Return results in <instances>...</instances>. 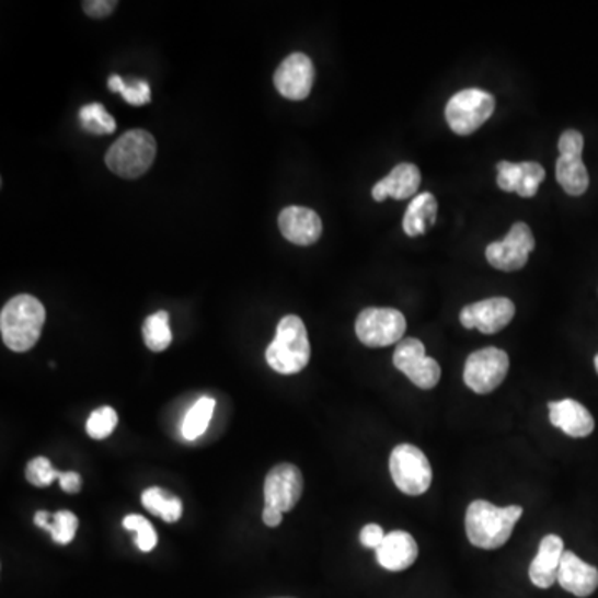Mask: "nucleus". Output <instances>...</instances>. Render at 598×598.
<instances>
[{"mask_svg":"<svg viewBox=\"0 0 598 598\" xmlns=\"http://www.w3.org/2000/svg\"><path fill=\"white\" fill-rule=\"evenodd\" d=\"M522 514L520 506L497 507L487 501H474L465 513L469 542L485 551L501 549L513 536Z\"/></svg>","mask_w":598,"mask_h":598,"instance_id":"nucleus-1","label":"nucleus"},{"mask_svg":"<svg viewBox=\"0 0 598 598\" xmlns=\"http://www.w3.org/2000/svg\"><path fill=\"white\" fill-rule=\"evenodd\" d=\"M561 156H580L584 152V135L577 130H565L559 140Z\"/></svg>","mask_w":598,"mask_h":598,"instance_id":"nucleus-32","label":"nucleus"},{"mask_svg":"<svg viewBox=\"0 0 598 598\" xmlns=\"http://www.w3.org/2000/svg\"><path fill=\"white\" fill-rule=\"evenodd\" d=\"M421 186V172L413 163H401L394 166L386 179L379 180L372 188V198L384 202L388 196L394 199H406L416 195Z\"/></svg>","mask_w":598,"mask_h":598,"instance_id":"nucleus-20","label":"nucleus"},{"mask_svg":"<svg viewBox=\"0 0 598 598\" xmlns=\"http://www.w3.org/2000/svg\"><path fill=\"white\" fill-rule=\"evenodd\" d=\"M45 324V308L31 295L15 296L0 314V333L5 346L25 353L37 344Z\"/></svg>","mask_w":598,"mask_h":598,"instance_id":"nucleus-2","label":"nucleus"},{"mask_svg":"<svg viewBox=\"0 0 598 598\" xmlns=\"http://www.w3.org/2000/svg\"><path fill=\"white\" fill-rule=\"evenodd\" d=\"M384 537V530L378 524H368V526L363 527L361 533H359L363 545L375 549V551H378Z\"/></svg>","mask_w":598,"mask_h":598,"instance_id":"nucleus-34","label":"nucleus"},{"mask_svg":"<svg viewBox=\"0 0 598 598\" xmlns=\"http://www.w3.org/2000/svg\"><path fill=\"white\" fill-rule=\"evenodd\" d=\"M77 529H79V519L76 514L69 510H60L54 514V522L48 527V532L60 545H67L76 539Z\"/></svg>","mask_w":598,"mask_h":598,"instance_id":"nucleus-30","label":"nucleus"},{"mask_svg":"<svg viewBox=\"0 0 598 598\" xmlns=\"http://www.w3.org/2000/svg\"><path fill=\"white\" fill-rule=\"evenodd\" d=\"M124 527L131 532L137 533V543L138 549L141 552L153 551L159 542V537H157L156 529H153L152 524L148 522L145 517L141 516H127L124 519Z\"/></svg>","mask_w":598,"mask_h":598,"instance_id":"nucleus-29","label":"nucleus"},{"mask_svg":"<svg viewBox=\"0 0 598 598\" xmlns=\"http://www.w3.org/2000/svg\"><path fill=\"white\" fill-rule=\"evenodd\" d=\"M108 89L112 92L122 93L127 104L137 105V107L147 105L150 99H152V93H150V87H148L147 82L141 80V82H135L134 85H130V83H125L124 79L120 76H115V73L108 79Z\"/></svg>","mask_w":598,"mask_h":598,"instance_id":"nucleus-27","label":"nucleus"},{"mask_svg":"<svg viewBox=\"0 0 598 598\" xmlns=\"http://www.w3.org/2000/svg\"><path fill=\"white\" fill-rule=\"evenodd\" d=\"M419 555V547L410 532L394 530L388 533L376 551V559L382 568L389 572H401L410 568Z\"/></svg>","mask_w":598,"mask_h":598,"instance_id":"nucleus-16","label":"nucleus"},{"mask_svg":"<svg viewBox=\"0 0 598 598\" xmlns=\"http://www.w3.org/2000/svg\"><path fill=\"white\" fill-rule=\"evenodd\" d=\"M509 372V356L498 347H484L465 361L464 382L478 394H488L503 384Z\"/></svg>","mask_w":598,"mask_h":598,"instance_id":"nucleus-8","label":"nucleus"},{"mask_svg":"<svg viewBox=\"0 0 598 598\" xmlns=\"http://www.w3.org/2000/svg\"><path fill=\"white\" fill-rule=\"evenodd\" d=\"M392 363L404 372L417 388H436L440 379V366L436 359L426 356V347L416 337H407L395 346Z\"/></svg>","mask_w":598,"mask_h":598,"instance_id":"nucleus-10","label":"nucleus"},{"mask_svg":"<svg viewBox=\"0 0 598 598\" xmlns=\"http://www.w3.org/2000/svg\"><path fill=\"white\" fill-rule=\"evenodd\" d=\"M389 471L399 491L407 495H423L433 482V468L419 447L399 444L391 452Z\"/></svg>","mask_w":598,"mask_h":598,"instance_id":"nucleus-5","label":"nucleus"},{"mask_svg":"<svg viewBox=\"0 0 598 598\" xmlns=\"http://www.w3.org/2000/svg\"><path fill=\"white\" fill-rule=\"evenodd\" d=\"M406 318L392 308H368L356 320V334L369 347L391 346L403 341Z\"/></svg>","mask_w":598,"mask_h":598,"instance_id":"nucleus-7","label":"nucleus"},{"mask_svg":"<svg viewBox=\"0 0 598 598\" xmlns=\"http://www.w3.org/2000/svg\"><path fill=\"white\" fill-rule=\"evenodd\" d=\"M555 175H557L559 185L564 188L567 195H584L590 185V179H588V172L580 156L559 157Z\"/></svg>","mask_w":598,"mask_h":598,"instance_id":"nucleus-22","label":"nucleus"},{"mask_svg":"<svg viewBox=\"0 0 598 598\" xmlns=\"http://www.w3.org/2000/svg\"><path fill=\"white\" fill-rule=\"evenodd\" d=\"M283 520V513H279L278 509H273V507L265 506L263 509V522L268 527H278Z\"/></svg>","mask_w":598,"mask_h":598,"instance_id":"nucleus-36","label":"nucleus"},{"mask_svg":"<svg viewBox=\"0 0 598 598\" xmlns=\"http://www.w3.org/2000/svg\"><path fill=\"white\" fill-rule=\"evenodd\" d=\"M311 358L310 337L301 318L288 314L279 321L275 340L266 349L269 368L279 375H298Z\"/></svg>","mask_w":598,"mask_h":598,"instance_id":"nucleus-3","label":"nucleus"},{"mask_svg":"<svg viewBox=\"0 0 598 598\" xmlns=\"http://www.w3.org/2000/svg\"><path fill=\"white\" fill-rule=\"evenodd\" d=\"M115 8H117V2H112V0H89V2H83V11L93 19L108 18L115 11Z\"/></svg>","mask_w":598,"mask_h":598,"instance_id":"nucleus-33","label":"nucleus"},{"mask_svg":"<svg viewBox=\"0 0 598 598\" xmlns=\"http://www.w3.org/2000/svg\"><path fill=\"white\" fill-rule=\"evenodd\" d=\"M557 582L564 590L571 591L575 597H590L598 588V571L594 565L577 557L574 552L565 551L559 567Z\"/></svg>","mask_w":598,"mask_h":598,"instance_id":"nucleus-18","label":"nucleus"},{"mask_svg":"<svg viewBox=\"0 0 598 598\" xmlns=\"http://www.w3.org/2000/svg\"><path fill=\"white\" fill-rule=\"evenodd\" d=\"M595 371H597L598 375V355L597 358H595Z\"/></svg>","mask_w":598,"mask_h":598,"instance_id":"nucleus-38","label":"nucleus"},{"mask_svg":"<svg viewBox=\"0 0 598 598\" xmlns=\"http://www.w3.org/2000/svg\"><path fill=\"white\" fill-rule=\"evenodd\" d=\"M495 111L492 93L481 89H465L456 93L446 107V120L458 135L478 131Z\"/></svg>","mask_w":598,"mask_h":598,"instance_id":"nucleus-6","label":"nucleus"},{"mask_svg":"<svg viewBox=\"0 0 598 598\" xmlns=\"http://www.w3.org/2000/svg\"><path fill=\"white\" fill-rule=\"evenodd\" d=\"M80 122L82 127L90 134L107 135L114 134L117 124L115 118L108 114L107 108L102 104H90L80 108Z\"/></svg>","mask_w":598,"mask_h":598,"instance_id":"nucleus-26","label":"nucleus"},{"mask_svg":"<svg viewBox=\"0 0 598 598\" xmlns=\"http://www.w3.org/2000/svg\"><path fill=\"white\" fill-rule=\"evenodd\" d=\"M303 494V474L295 464H278L265 479V506L289 513Z\"/></svg>","mask_w":598,"mask_h":598,"instance_id":"nucleus-11","label":"nucleus"},{"mask_svg":"<svg viewBox=\"0 0 598 598\" xmlns=\"http://www.w3.org/2000/svg\"><path fill=\"white\" fill-rule=\"evenodd\" d=\"M552 426L561 429L571 437H587L594 433V416L588 413L587 407L574 399H562L549 404Z\"/></svg>","mask_w":598,"mask_h":598,"instance_id":"nucleus-19","label":"nucleus"},{"mask_svg":"<svg viewBox=\"0 0 598 598\" xmlns=\"http://www.w3.org/2000/svg\"><path fill=\"white\" fill-rule=\"evenodd\" d=\"M564 552V540L561 537L551 533L540 540L539 552L529 567V577L536 587L551 588L557 582Z\"/></svg>","mask_w":598,"mask_h":598,"instance_id":"nucleus-17","label":"nucleus"},{"mask_svg":"<svg viewBox=\"0 0 598 598\" xmlns=\"http://www.w3.org/2000/svg\"><path fill=\"white\" fill-rule=\"evenodd\" d=\"M314 83V67L304 54H291L283 60L275 73L278 92L288 100H304Z\"/></svg>","mask_w":598,"mask_h":598,"instance_id":"nucleus-13","label":"nucleus"},{"mask_svg":"<svg viewBox=\"0 0 598 598\" xmlns=\"http://www.w3.org/2000/svg\"><path fill=\"white\" fill-rule=\"evenodd\" d=\"M279 230L283 237L298 246H310L320 240L323 223L317 211L304 207H288L279 214Z\"/></svg>","mask_w":598,"mask_h":598,"instance_id":"nucleus-14","label":"nucleus"},{"mask_svg":"<svg viewBox=\"0 0 598 598\" xmlns=\"http://www.w3.org/2000/svg\"><path fill=\"white\" fill-rule=\"evenodd\" d=\"M118 424V416L114 407L102 406L90 414L87 421V434L92 439H105L114 433Z\"/></svg>","mask_w":598,"mask_h":598,"instance_id":"nucleus-28","label":"nucleus"},{"mask_svg":"<svg viewBox=\"0 0 598 598\" xmlns=\"http://www.w3.org/2000/svg\"><path fill=\"white\" fill-rule=\"evenodd\" d=\"M516 317V307L509 298H488L468 304L461 311L462 326L479 330L484 334H495L504 330Z\"/></svg>","mask_w":598,"mask_h":598,"instance_id":"nucleus-12","label":"nucleus"},{"mask_svg":"<svg viewBox=\"0 0 598 598\" xmlns=\"http://www.w3.org/2000/svg\"><path fill=\"white\" fill-rule=\"evenodd\" d=\"M60 474L62 472L56 471L54 469L53 462L48 461L47 458H35L32 459L25 469V478L31 482L35 487H47V485L53 484L54 481H59Z\"/></svg>","mask_w":598,"mask_h":598,"instance_id":"nucleus-31","label":"nucleus"},{"mask_svg":"<svg viewBox=\"0 0 598 598\" xmlns=\"http://www.w3.org/2000/svg\"><path fill=\"white\" fill-rule=\"evenodd\" d=\"M48 519H50L48 513H45V510H41V513L35 514V526L41 527V529L48 530V527H50V522H48Z\"/></svg>","mask_w":598,"mask_h":598,"instance_id":"nucleus-37","label":"nucleus"},{"mask_svg":"<svg viewBox=\"0 0 598 598\" xmlns=\"http://www.w3.org/2000/svg\"><path fill=\"white\" fill-rule=\"evenodd\" d=\"M437 217V199L433 193H419L414 196L406 215H404L403 228L407 237H421L426 233L434 223Z\"/></svg>","mask_w":598,"mask_h":598,"instance_id":"nucleus-21","label":"nucleus"},{"mask_svg":"<svg viewBox=\"0 0 598 598\" xmlns=\"http://www.w3.org/2000/svg\"><path fill=\"white\" fill-rule=\"evenodd\" d=\"M143 340L148 349L153 353L165 352L172 344V330H170V317L166 311H159L145 320Z\"/></svg>","mask_w":598,"mask_h":598,"instance_id":"nucleus-25","label":"nucleus"},{"mask_svg":"<svg viewBox=\"0 0 598 598\" xmlns=\"http://www.w3.org/2000/svg\"><path fill=\"white\" fill-rule=\"evenodd\" d=\"M536 248L532 230L529 225L519 223L510 228L503 241H495L485 248V258L501 272H517L529 262V255Z\"/></svg>","mask_w":598,"mask_h":598,"instance_id":"nucleus-9","label":"nucleus"},{"mask_svg":"<svg viewBox=\"0 0 598 598\" xmlns=\"http://www.w3.org/2000/svg\"><path fill=\"white\" fill-rule=\"evenodd\" d=\"M215 399L202 398L193 404L192 410L186 413L185 421H183L182 434L186 440L198 439L199 436H204L205 430L210 426L211 416H214Z\"/></svg>","mask_w":598,"mask_h":598,"instance_id":"nucleus-24","label":"nucleus"},{"mask_svg":"<svg viewBox=\"0 0 598 598\" xmlns=\"http://www.w3.org/2000/svg\"><path fill=\"white\" fill-rule=\"evenodd\" d=\"M141 504L148 513L162 517L169 524L180 520L183 514L182 501L160 487H148L147 491H143Z\"/></svg>","mask_w":598,"mask_h":598,"instance_id":"nucleus-23","label":"nucleus"},{"mask_svg":"<svg viewBox=\"0 0 598 598\" xmlns=\"http://www.w3.org/2000/svg\"><path fill=\"white\" fill-rule=\"evenodd\" d=\"M157 156V141L147 130H130L108 148L105 163L122 179L134 180L143 175Z\"/></svg>","mask_w":598,"mask_h":598,"instance_id":"nucleus-4","label":"nucleus"},{"mask_svg":"<svg viewBox=\"0 0 598 598\" xmlns=\"http://www.w3.org/2000/svg\"><path fill=\"white\" fill-rule=\"evenodd\" d=\"M59 482L67 494H77L82 488V478L77 472H62Z\"/></svg>","mask_w":598,"mask_h":598,"instance_id":"nucleus-35","label":"nucleus"},{"mask_svg":"<svg viewBox=\"0 0 598 598\" xmlns=\"http://www.w3.org/2000/svg\"><path fill=\"white\" fill-rule=\"evenodd\" d=\"M497 185L504 192L517 193L522 198H532L545 179V170L540 163L501 162L497 165Z\"/></svg>","mask_w":598,"mask_h":598,"instance_id":"nucleus-15","label":"nucleus"}]
</instances>
